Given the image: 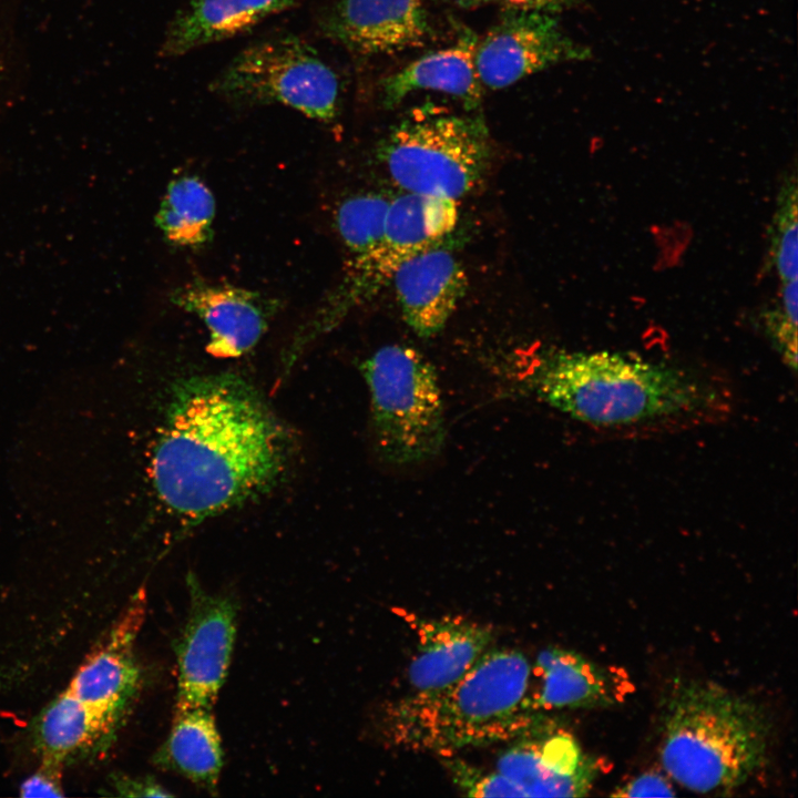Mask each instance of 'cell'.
<instances>
[{
  "label": "cell",
  "instance_id": "cell-1",
  "mask_svg": "<svg viewBox=\"0 0 798 798\" xmlns=\"http://www.w3.org/2000/svg\"><path fill=\"white\" fill-rule=\"evenodd\" d=\"M285 451L283 428L248 382L193 376L172 390L152 458L154 489L172 512L200 521L266 492Z\"/></svg>",
  "mask_w": 798,
  "mask_h": 798
},
{
  "label": "cell",
  "instance_id": "cell-2",
  "mask_svg": "<svg viewBox=\"0 0 798 798\" xmlns=\"http://www.w3.org/2000/svg\"><path fill=\"white\" fill-rule=\"evenodd\" d=\"M540 400L593 429L654 432L719 421L732 397L677 366L613 351H557L524 381Z\"/></svg>",
  "mask_w": 798,
  "mask_h": 798
},
{
  "label": "cell",
  "instance_id": "cell-3",
  "mask_svg": "<svg viewBox=\"0 0 798 798\" xmlns=\"http://www.w3.org/2000/svg\"><path fill=\"white\" fill-rule=\"evenodd\" d=\"M531 665L521 651L493 646L448 688L388 703L381 735L393 747L441 757L512 741L544 714L532 704Z\"/></svg>",
  "mask_w": 798,
  "mask_h": 798
},
{
  "label": "cell",
  "instance_id": "cell-4",
  "mask_svg": "<svg viewBox=\"0 0 798 798\" xmlns=\"http://www.w3.org/2000/svg\"><path fill=\"white\" fill-rule=\"evenodd\" d=\"M661 736V761L671 778L695 792H726L763 766L769 725L754 702L689 679L666 696Z\"/></svg>",
  "mask_w": 798,
  "mask_h": 798
},
{
  "label": "cell",
  "instance_id": "cell-5",
  "mask_svg": "<svg viewBox=\"0 0 798 798\" xmlns=\"http://www.w3.org/2000/svg\"><path fill=\"white\" fill-rule=\"evenodd\" d=\"M369 388L376 451L412 466L437 457L446 439L444 409L432 364L417 349L387 345L361 364Z\"/></svg>",
  "mask_w": 798,
  "mask_h": 798
},
{
  "label": "cell",
  "instance_id": "cell-6",
  "mask_svg": "<svg viewBox=\"0 0 798 798\" xmlns=\"http://www.w3.org/2000/svg\"><path fill=\"white\" fill-rule=\"evenodd\" d=\"M382 160L405 192L457 201L488 167L490 144L481 117L416 110L383 140Z\"/></svg>",
  "mask_w": 798,
  "mask_h": 798
},
{
  "label": "cell",
  "instance_id": "cell-7",
  "mask_svg": "<svg viewBox=\"0 0 798 798\" xmlns=\"http://www.w3.org/2000/svg\"><path fill=\"white\" fill-rule=\"evenodd\" d=\"M213 89L232 102L282 104L324 123L334 121L338 112V76L309 43L296 35L246 48Z\"/></svg>",
  "mask_w": 798,
  "mask_h": 798
},
{
  "label": "cell",
  "instance_id": "cell-8",
  "mask_svg": "<svg viewBox=\"0 0 798 798\" xmlns=\"http://www.w3.org/2000/svg\"><path fill=\"white\" fill-rule=\"evenodd\" d=\"M458 217L454 200L411 192L392 198L379 248L356 276L339 282L301 325L305 339L315 341L329 332L388 283L403 262L439 246Z\"/></svg>",
  "mask_w": 798,
  "mask_h": 798
},
{
  "label": "cell",
  "instance_id": "cell-9",
  "mask_svg": "<svg viewBox=\"0 0 798 798\" xmlns=\"http://www.w3.org/2000/svg\"><path fill=\"white\" fill-rule=\"evenodd\" d=\"M188 612L175 647V708L214 707L226 679L236 637L237 604L204 590L190 573Z\"/></svg>",
  "mask_w": 798,
  "mask_h": 798
},
{
  "label": "cell",
  "instance_id": "cell-10",
  "mask_svg": "<svg viewBox=\"0 0 798 798\" xmlns=\"http://www.w3.org/2000/svg\"><path fill=\"white\" fill-rule=\"evenodd\" d=\"M591 57V49L570 38L552 14L507 9L478 41L474 62L482 85L502 89L552 65Z\"/></svg>",
  "mask_w": 798,
  "mask_h": 798
},
{
  "label": "cell",
  "instance_id": "cell-11",
  "mask_svg": "<svg viewBox=\"0 0 798 798\" xmlns=\"http://www.w3.org/2000/svg\"><path fill=\"white\" fill-rule=\"evenodd\" d=\"M507 744L495 770L516 782L526 797H583L597 778L595 758L545 713Z\"/></svg>",
  "mask_w": 798,
  "mask_h": 798
},
{
  "label": "cell",
  "instance_id": "cell-12",
  "mask_svg": "<svg viewBox=\"0 0 798 798\" xmlns=\"http://www.w3.org/2000/svg\"><path fill=\"white\" fill-rule=\"evenodd\" d=\"M146 612V594L140 589L112 627L88 654L68 690L82 702L122 722L142 683L134 643Z\"/></svg>",
  "mask_w": 798,
  "mask_h": 798
},
{
  "label": "cell",
  "instance_id": "cell-13",
  "mask_svg": "<svg viewBox=\"0 0 798 798\" xmlns=\"http://www.w3.org/2000/svg\"><path fill=\"white\" fill-rule=\"evenodd\" d=\"M171 303L204 324L207 351L219 358L239 357L253 349L278 309L275 299L260 293L206 280L176 287Z\"/></svg>",
  "mask_w": 798,
  "mask_h": 798
},
{
  "label": "cell",
  "instance_id": "cell-14",
  "mask_svg": "<svg viewBox=\"0 0 798 798\" xmlns=\"http://www.w3.org/2000/svg\"><path fill=\"white\" fill-rule=\"evenodd\" d=\"M321 30L362 55L419 47L430 33L420 0H338L323 19Z\"/></svg>",
  "mask_w": 798,
  "mask_h": 798
},
{
  "label": "cell",
  "instance_id": "cell-15",
  "mask_svg": "<svg viewBox=\"0 0 798 798\" xmlns=\"http://www.w3.org/2000/svg\"><path fill=\"white\" fill-rule=\"evenodd\" d=\"M407 671L409 694L431 695L458 682L491 647L494 630L461 615L419 621Z\"/></svg>",
  "mask_w": 798,
  "mask_h": 798
},
{
  "label": "cell",
  "instance_id": "cell-16",
  "mask_svg": "<svg viewBox=\"0 0 798 798\" xmlns=\"http://www.w3.org/2000/svg\"><path fill=\"white\" fill-rule=\"evenodd\" d=\"M390 280L406 323L423 338L444 327L468 287L460 262L439 246L403 262Z\"/></svg>",
  "mask_w": 798,
  "mask_h": 798
},
{
  "label": "cell",
  "instance_id": "cell-17",
  "mask_svg": "<svg viewBox=\"0 0 798 798\" xmlns=\"http://www.w3.org/2000/svg\"><path fill=\"white\" fill-rule=\"evenodd\" d=\"M612 674L581 654L561 647L542 649L531 665V699L540 712L606 707L620 689Z\"/></svg>",
  "mask_w": 798,
  "mask_h": 798
},
{
  "label": "cell",
  "instance_id": "cell-18",
  "mask_svg": "<svg viewBox=\"0 0 798 798\" xmlns=\"http://www.w3.org/2000/svg\"><path fill=\"white\" fill-rule=\"evenodd\" d=\"M478 35L463 29L452 47L423 55L381 81V104L397 106L417 90H436L460 99L467 110L477 109L482 84L475 69Z\"/></svg>",
  "mask_w": 798,
  "mask_h": 798
},
{
  "label": "cell",
  "instance_id": "cell-19",
  "mask_svg": "<svg viewBox=\"0 0 798 798\" xmlns=\"http://www.w3.org/2000/svg\"><path fill=\"white\" fill-rule=\"evenodd\" d=\"M120 724L65 689L35 717L33 744L41 758L65 764L106 749Z\"/></svg>",
  "mask_w": 798,
  "mask_h": 798
},
{
  "label": "cell",
  "instance_id": "cell-20",
  "mask_svg": "<svg viewBox=\"0 0 798 798\" xmlns=\"http://www.w3.org/2000/svg\"><path fill=\"white\" fill-rule=\"evenodd\" d=\"M300 0H188L168 27L162 53L176 57L239 34Z\"/></svg>",
  "mask_w": 798,
  "mask_h": 798
},
{
  "label": "cell",
  "instance_id": "cell-21",
  "mask_svg": "<svg viewBox=\"0 0 798 798\" xmlns=\"http://www.w3.org/2000/svg\"><path fill=\"white\" fill-rule=\"evenodd\" d=\"M223 757L213 707H187L175 708L168 735L153 761L158 768L216 794Z\"/></svg>",
  "mask_w": 798,
  "mask_h": 798
},
{
  "label": "cell",
  "instance_id": "cell-22",
  "mask_svg": "<svg viewBox=\"0 0 798 798\" xmlns=\"http://www.w3.org/2000/svg\"><path fill=\"white\" fill-rule=\"evenodd\" d=\"M214 217L209 188L197 176L183 175L170 182L155 219L170 244L194 248L211 239Z\"/></svg>",
  "mask_w": 798,
  "mask_h": 798
},
{
  "label": "cell",
  "instance_id": "cell-23",
  "mask_svg": "<svg viewBox=\"0 0 798 798\" xmlns=\"http://www.w3.org/2000/svg\"><path fill=\"white\" fill-rule=\"evenodd\" d=\"M390 201L381 193L367 192L338 205L334 223L347 257L339 282L356 276L379 248Z\"/></svg>",
  "mask_w": 798,
  "mask_h": 798
},
{
  "label": "cell",
  "instance_id": "cell-24",
  "mask_svg": "<svg viewBox=\"0 0 798 798\" xmlns=\"http://www.w3.org/2000/svg\"><path fill=\"white\" fill-rule=\"evenodd\" d=\"M773 256L782 283L797 280V188L785 186L776 212Z\"/></svg>",
  "mask_w": 798,
  "mask_h": 798
},
{
  "label": "cell",
  "instance_id": "cell-25",
  "mask_svg": "<svg viewBox=\"0 0 798 798\" xmlns=\"http://www.w3.org/2000/svg\"><path fill=\"white\" fill-rule=\"evenodd\" d=\"M453 784L470 797H526L524 790L498 770L485 771L461 758L442 757Z\"/></svg>",
  "mask_w": 798,
  "mask_h": 798
},
{
  "label": "cell",
  "instance_id": "cell-26",
  "mask_svg": "<svg viewBox=\"0 0 798 798\" xmlns=\"http://www.w3.org/2000/svg\"><path fill=\"white\" fill-rule=\"evenodd\" d=\"M797 280L782 283L781 304L766 319L773 344L785 364L797 368Z\"/></svg>",
  "mask_w": 798,
  "mask_h": 798
},
{
  "label": "cell",
  "instance_id": "cell-27",
  "mask_svg": "<svg viewBox=\"0 0 798 798\" xmlns=\"http://www.w3.org/2000/svg\"><path fill=\"white\" fill-rule=\"evenodd\" d=\"M62 763L42 758L40 767L20 786L22 797H60L63 795Z\"/></svg>",
  "mask_w": 798,
  "mask_h": 798
},
{
  "label": "cell",
  "instance_id": "cell-28",
  "mask_svg": "<svg viewBox=\"0 0 798 798\" xmlns=\"http://www.w3.org/2000/svg\"><path fill=\"white\" fill-rule=\"evenodd\" d=\"M613 797H673L669 781L658 773L647 771L617 787Z\"/></svg>",
  "mask_w": 798,
  "mask_h": 798
},
{
  "label": "cell",
  "instance_id": "cell-29",
  "mask_svg": "<svg viewBox=\"0 0 798 798\" xmlns=\"http://www.w3.org/2000/svg\"><path fill=\"white\" fill-rule=\"evenodd\" d=\"M112 786L117 795L126 797H167L173 795L151 777L115 776L112 779Z\"/></svg>",
  "mask_w": 798,
  "mask_h": 798
},
{
  "label": "cell",
  "instance_id": "cell-30",
  "mask_svg": "<svg viewBox=\"0 0 798 798\" xmlns=\"http://www.w3.org/2000/svg\"><path fill=\"white\" fill-rule=\"evenodd\" d=\"M505 9L536 11L546 14H554L574 8L585 0H498Z\"/></svg>",
  "mask_w": 798,
  "mask_h": 798
},
{
  "label": "cell",
  "instance_id": "cell-31",
  "mask_svg": "<svg viewBox=\"0 0 798 798\" xmlns=\"http://www.w3.org/2000/svg\"><path fill=\"white\" fill-rule=\"evenodd\" d=\"M431 1H441V2H450L458 4L463 8H471L475 6H480L482 3L489 2L491 0H431Z\"/></svg>",
  "mask_w": 798,
  "mask_h": 798
}]
</instances>
